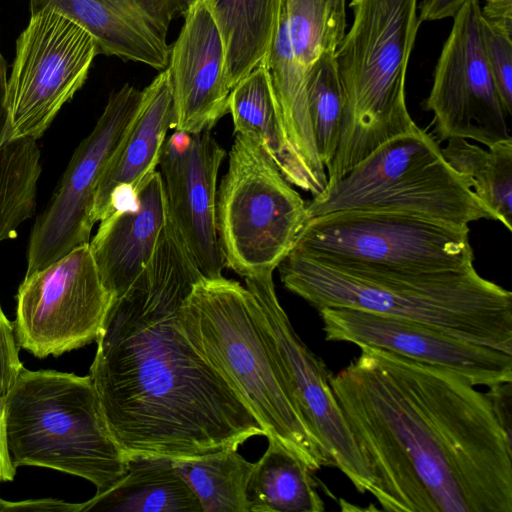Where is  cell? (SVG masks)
<instances>
[{"label":"cell","instance_id":"6da1fadb","mask_svg":"<svg viewBox=\"0 0 512 512\" xmlns=\"http://www.w3.org/2000/svg\"><path fill=\"white\" fill-rule=\"evenodd\" d=\"M329 384L388 512H512L511 437L461 374L373 346Z\"/></svg>","mask_w":512,"mask_h":512},{"label":"cell","instance_id":"7a4b0ae2","mask_svg":"<svg viewBox=\"0 0 512 512\" xmlns=\"http://www.w3.org/2000/svg\"><path fill=\"white\" fill-rule=\"evenodd\" d=\"M202 277L167 219L150 262L103 322L88 375L126 459H183L265 436L181 330L180 306Z\"/></svg>","mask_w":512,"mask_h":512},{"label":"cell","instance_id":"3957f363","mask_svg":"<svg viewBox=\"0 0 512 512\" xmlns=\"http://www.w3.org/2000/svg\"><path fill=\"white\" fill-rule=\"evenodd\" d=\"M277 268L283 285L317 310L350 307L394 316L512 354V293L474 266L401 270L291 250Z\"/></svg>","mask_w":512,"mask_h":512},{"label":"cell","instance_id":"277c9868","mask_svg":"<svg viewBox=\"0 0 512 512\" xmlns=\"http://www.w3.org/2000/svg\"><path fill=\"white\" fill-rule=\"evenodd\" d=\"M254 296L238 281L202 277L179 309L182 332L273 438L312 472L332 466L257 323Z\"/></svg>","mask_w":512,"mask_h":512},{"label":"cell","instance_id":"5b68a950","mask_svg":"<svg viewBox=\"0 0 512 512\" xmlns=\"http://www.w3.org/2000/svg\"><path fill=\"white\" fill-rule=\"evenodd\" d=\"M353 23L334 53L344 107L327 184L416 123L406 104V72L421 24L417 0H351Z\"/></svg>","mask_w":512,"mask_h":512},{"label":"cell","instance_id":"8992f818","mask_svg":"<svg viewBox=\"0 0 512 512\" xmlns=\"http://www.w3.org/2000/svg\"><path fill=\"white\" fill-rule=\"evenodd\" d=\"M12 463L81 477L102 492L126 472V458L107 425L87 376L55 370L19 373L4 398Z\"/></svg>","mask_w":512,"mask_h":512},{"label":"cell","instance_id":"52a82bcc","mask_svg":"<svg viewBox=\"0 0 512 512\" xmlns=\"http://www.w3.org/2000/svg\"><path fill=\"white\" fill-rule=\"evenodd\" d=\"M339 211L398 213L454 226L495 220L419 127L380 145L307 203L308 218Z\"/></svg>","mask_w":512,"mask_h":512},{"label":"cell","instance_id":"ba28073f","mask_svg":"<svg viewBox=\"0 0 512 512\" xmlns=\"http://www.w3.org/2000/svg\"><path fill=\"white\" fill-rule=\"evenodd\" d=\"M254 139L236 133L216 198L225 266L242 277L273 272L308 221L307 203Z\"/></svg>","mask_w":512,"mask_h":512},{"label":"cell","instance_id":"9c48e42d","mask_svg":"<svg viewBox=\"0 0 512 512\" xmlns=\"http://www.w3.org/2000/svg\"><path fill=\"white\" fill-rule=\"evenodd\" d=\"M292 250L327 261L401 270L474 266L468 226L389 212L339 211L309 218Z\"/></svg>","mask_w":512,"mask_h":512},{"label":"cell","instance_id":"30bf717a","mask_svg":"<svg viewBox=\"0 0 512 512\" xmlns=\"http://www.w3.org/2000/svg\"><path fill=\"white\" fill-rule=\"evenodd\" d=\"M98 55L93 37L51 10L31 13L7 80L10 140H38L84 85Z\"/></svg>","mask_w":512,"mask_h":512},{"label":"cell","instance_id":"8fae6325","mask_svg":"<svg viewBox=\"0 0 512 512\" xmlns=\"http://www.w3.org/2000/svg\"><path fill=\"white\" fill-rule=\"evenodd\" d=\"M88 244L25 275L17 292L14 332L20 348L37 358L96 341L113 302Z\"/></svg>","mask_w":512,"mask_h":512},{"label":"cell","instance_id":"7c38bea8","mask_svg":"<svg viewBox=\"0 0 512 512\" xmlns=\"http://www.w3.org/2000/svg\"><path fill=\"white\" fill-rule=\"evenodd\" d=\"M143 97V90L128 83L109 96L96 125L74 151L47 207L35 221L25 275L90 242L100 179L133 125Z\"/></svg>","mask_w":512,"mask_h":512},{"label":"cell","instance_id":"4fadbf2b","mask_svg":"<svg viewBox=\"0 0 512 512\" xmlns=\"http://www.w3.org/2000/svg\"><path fill=\"white\" fill-rule=\"evenodd\" d=\"M254 296V315L280 366L307 425L359 493L369 492L371 477L332 393L331 372L295 332L281 306L273 272L245 277Z\"/></svg>","mask_w":512,"mask_h":512},{"label":"cell","instance_id":"5bb4252c","mask_svg":"<svg viewBox=\"0 0 512 512\" xmlns=\"http://www.w3.org/2000/svg\"><path fill=\"white\" fill-rule=\"evenodd\" d=\"M481 15L478 0H467L454 14L424 108L433 113L439 140H474L490 147L512 137L483 53Z\"/></svg>","mask_w":512,"mask_h":512},{"label":"cell","instance_id":"9a60e30c","mask_svg":"<svg viewBox=\"0 0 512 512\" xmlns=\"http://www.w3.org/2000/svg\"><path fill=\"white\" fill-rule=\"evenodd\" d=\"M319 311L326 341L373 346L451 369L474 386L512 382V354L463 341L419 322L350 307Z\"/></svg>","mask_w":512,"mask_h":512},{"label":"cell","instance_id":"2e32d148","mask_svg":"<svg viewBox=\"0 0 512 512\" xmlns=\"http://www.w3.org/2000/svg\"><path fill=\"white\" fill-rule=\"evenodd\" d=\"M225 154L211 129L175 130L159 162L168 219L204 277H219L225 267L216 229L217 177Z\"/></svg>","mask_w":512,"mask_h":512},{"label":"cell","instance_id":"e0dca14e","mask_svg":"<svg viewBox=\"0 0 512 512\" xmlns=\"http://www.w3.org/2000/svg\"><path fill=\"white\" fill-rule=\"evenodd\" d=\"M184 24L170 47L176 131L197 133L228 112L225 47L208 0H190Z\"/></svg>","mask_w":512,"mask_h":512},{"label":"cell","instance_id":"ac0fdd59","mask_svg":"<svg viewBox=\"0 0 512 512\" xmlns=\"http://www.w3.org/2000/svg\"><path fill=\"white\" fill-rule=\"evenodd\" d=\"M167 219L163 182L155 171L131 201L100 221L89 246L113 298L122 295L150 262Z\"/></svg>","mask_w":512,"mask_h":512},{"label":"cell","instance_id":"d6986e66","mask_svg":"<svg viewBox=\"0 0 512 512\" xmlns=\"http://www.w3.org/2000/svg\"><path fill=\"white\" fill-rule=\"evenodd\" d=\"M143 102L128 134L100 179L93 207L94 223L131 201L156 171L175 110L169 70L145 88Z\"/></svg>","mask_w":512,"mask_h":512},{"label":"cell","instance_id":"ffe728a7","mask_svg":"<svg viewBox=\"0 0 512 512\" xmlns=\"http://www.w3.org/2000/svg\"><path fill=\"white\" fill-rule=\"evenodd\" d=\"M228 112L235 133L258 142L290 184L312 196L322 192L289 138L264 60L231 90Z\"/></svg>","mask_w":512,"mask_h":512},{"label":"cell","instance_id":"44dd1931","mask_svg":"<svg viewBox=\"0 0 512 512\" xmlns=\"http://www.w3.org/2000/svg\"><path fill=\"white\" fill-rule=\"evenodd\" d=\"M51 9L70 19L94 39L98 54L164 70L170 46L139 17L114 0H30V12Z\"/></svg>","mask_w":512,"mask_h":512},{"label":"cell","instance_id":"7402d4cb","mask_svg":"<svg viewBox=\"0 0 512 512\" xmlns=\"http://www.w3.org/2000/svg\"><path fill=\"white\" fill-rule=\"evenodd\" d=\"M126 461L125 474L81 503L80 512H202L172 459L135 456Z\"/></svg>","mask_w":512,"mask_h":512},{"label":"cell","instance_id":"603a6c76","mask_svg":"<svg viewBox=\"0 0 512 512\" xmlns=\"http://www.w3.org/2000/svg\"><path fill=\"white\" fill-rule=\"evenodd\" d=\"M264 61L289 138L323 191L327 173L317 151L309 115L307 70L297 59L291 43L284 0L278 27Z\"/></svg>","mask_w":512,"mask_h":512},{"label":"cell","instance_id":"cb8c5ba5","mask_svg":"<svg viewBox=\"0 0 512 512\" xmlns=\"http://www.w3.org/2000/svg\"><path fill=\"white\" fill-rule=\"evenodd\" d=\"M7 63L0 50V243L17 237L36 209L41 152L37 140H10Z\"/></svg>","mask_w":512,"mask_h":512},{"label":"cell","instance_id":"d4e9b609","mask_svg":"<svg viewBox=\"0 0 512 512\" xmlns=\"http://www.w3.org/2000/svg\"><path fill=\"white\" fill-rule=\"evenodd\" d=\"M225 47L230 90L267 56L283 0H208Z\"/></svg>","mask_w":512,"mask_h":512},{"label":"cell","instance_id":"484cf974","mask_svg":"<svg viewBox=\"0 0 512 512\" xmlns=\"http://www.w3.org/2000/svg\"><path fill=\"white\" fill-rule=\"evenodd\" d=\"M267 439L248 481L249 512H323L314 472L278 441Z\"/></svg>","mask_w":512,"mask_h":512},{"label":"cell","instance_id":"4316f807","mask_svg":"<svg viewBox=\"0 0 512 512\" xmlns=\"http://www.w3.org/2000/svg\"><path fill=\"white\" fill-rule=\"evenodd\" d=\"M441 152L462 175L495 221L512 231V138L482 148L465 139H449Z\"/></svg>","mask_w":512,"mask_h":512},{"label":"cell","instance_id":"83f0119b","mask_svg":"<svg viewBox=\"0 0 512 512\" xmlns=\"http://www.w3.org/2000/svg\"><path fill=\"white\" fill-rule=\"evenodd\" d=\"M253 464L237 448L173 460L202 512H249L247 486Z\"/></svg>","mask_w":512,"mask_h":512},{"label":"cell","instance_id":"f1b7e54d","mask_svg":"<svg viewBox=\"0 0 512 512\" xmlns=\"http://www.w3.org/2000/svg\"><path fill=\"white\" fill-rule=\"evenodd\" d=\"M291 43L308 69L321 56L334 54L346 33V0H284Z\"/></svg>","mask_w":512,"mask_h":512},{"label":"cell","instance_id":"f546056e","mask_svg":"<svg viewBox=\"0 0 512 512\" xmlns=\"http://www.w3.org/2000/svg\"><path fill=\"white\" fill-rule=\"evenodd\" d=\"M308 106L320 160L327 169L339 141L344 98L334 54H326L307 71Z\"/></svg>","mask_w":512,"mask_h":512},{"label":"cell","instance_id":"4dcf8cb0","mask_svg":"<svg viewBox=\"0 0 512 512\" xmlns=\"http://www.w3.org/2000/svg\"><path fill=\"white\" fill-rule=\"evenodd\" d=\"M480 35L483 53L496 90L510 117L512 114V37L492 27L482 15Z\"/></svg>","mask_w":512,"mask_h":512},{"label":"cell","instance_id":"1f68e13d","mask_svg":"<svg viewBox=\"0 0 512 512\" xmlns=\"http://www.w3.org/2000/svg\"><path fill=\"white\" fill-rule=\"evenodd\" d=\"M124 9L142 19L152 31L166 41L172 19L184 13L190 0H114Z\"/></svg>","mask_w":512,"mask_h":512},{"label":"cell","instance_id":"d6a6232c","mask_svg":"<svg viewBox=\"0 0 512 512\" xmlns=\"http://www.w3.org/2000/svg\"><path fill=\"white\" fill-rule=\"evenodd\" d=\"M14 326L0 306V397L5 398L24 368L19 359Z\"/></svg>","mask_w":512,"mask_h":512},{"label":"cell","instance_id":"836d02e7","mask_svg":"<svg viewBox=\"0 0 512 512\" xmlns=\"http://www.w3.org/2000/svg\"><path fill=\"white\" fill-rule=\"evenodd\" d=\"M81 503H69L55 498L6 501L0 498V512H80Z\"/></svg>","mask_w":512,"mask_h":512},{"label":"cell","instance_id":"e575fe53","mask_svg":"<svg viewBox=\"0 0 512 512\" xmlns=\"http://www.w3.org/2000/svg\"><path fill=\"white\" fill-rule=\"evenodd\" d=\"M495 416L508 436L511 437L512 424V382L489 387L486 392Z\"/></svg>","mask_w":512,"mask_h":512},{"label":"cell","instance_id":"d590c367","mask_svg":"<svg viewBox=\"0 0 512 512\" xmlns=\"http://www.w3.org/2000/svg\"><path fill=\"white\" fill-rule=\"evenodd\" d=\"M483 18L499 32L512 37V0H490L481 8Z\"/></svg>","mask_w":512,"mask_h":512},{"label":"cell","instance_id":"8d00e7d4","mask_svg":"<svg viewBox=\"0 0 512 512\" xmlns=\"http://www.w3.org/2000/svg\"><path fill=\"white\" fill-rule=\"evenodd\" d=\"M466 1L467 0H422L419 6H417L419 10V20L422 23L423 21H435L453 17Z\"/></svg>","mask_w":512,"mask_h":512},{"label":"cell","instance_id":"74e56055","mask_svg":"<svg viewBox=\"0 0 512 512\" xmlns=\"http://www.w3.org/2000/svg\"><path fill=\"white\" fill-rule=\"evenodd\" d=\"M16 469L7 447L5 402L0 397V483L13 481Z\"/></svg>","mask_w":512,"mask_h":512},{"label":"cell","instance_id":"f35d334b","mask_svg":"<svg viewBox=\"0 0 512 512\" xmlns=\"http://www.w3.org/2000/svg\"><path fill=\"white\" fill-rule=\"evenodd\" d=\"M486 1H490V0H486Z\"/></svg>","mask_w":512,"mask_h":512}]
</instances>
